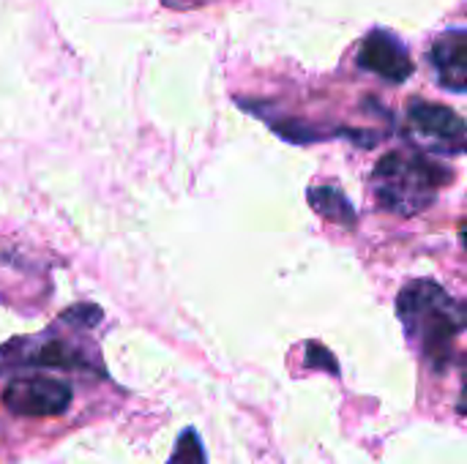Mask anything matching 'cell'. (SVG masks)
<instances>
[{"instance_id": "cell-1", "label": "cell", "mask_w": 467, "mask_h": 464, "mask_svg": "<svg viewBox=\"0 0 467 464\" xmlns=\"http://www.w3.org/2000/svg\"><path fill=\"white\" fill-rule=\"evenodd\" d=\"M397 317L424 364L443 372L454 358V342L467 331V304L435 279H416L397 295Z\"/></svg>"}, {"instance_id": "cell-2", "label": "cell", "mask_w": 467, "mask_h": 464, "mask_svg": "<svg viewBox=\"0 0 467 464\" xmlns=\"http://www.w3.org/2000/svg\"><path fill=\"white\" fill-rule=\"evenodd\" d=\"M454 180V170L430 153H389L372 170L378 208L402 219L435 205L441 189Z\"/></svg>"}, {"instance_id": "cell-3", "label": "cell", "mask_w": 467, "mask_h": 464, "mask_svg": "<svg viewBox=\"0 0 467 464\" xmlns=\"http://www.w3.org/2000/svg\"><path fill=\"white\" fill-rule=\"evenodd\" d=\"M405 139L430 156H467V123L443 104L410 101L405 112Z\"/></svg>"}, {"instance_id": "cell-4", "label": "cell", "mask_w": 467, "mask_h": 464, "mask_svg": "<svg viewBox=\"0 0 467 464\" xmlns=\"http://www.w3.org/2000/svg\"><path fill=\"white\" fill-rule=\"evenodd\" d=\"M74 391L68 383L55 377H19L11 380L3 391V405L14 416L25 418H49L68 410Z\"/></svg>"}, {"instance_id": "cell-5", "label": "cell", "mask_w": 467, "mask_h": 464, "mask_svg": "<svg viewBox=\"0 0 467 464\" xmlns=\"http://www.w3.org/2000/svg\"><path fill=\"white\" fill-rule=\"evenodd\" d=\"M356 60H358V68H364L391 85L408 82L416 71L408 46L386 27H375L364 36V41L358 44Z\"/></svg>"}, {"instance_id": "cell-6", "label": "cell", "mask_w": 467, "mask_h": 464, "mask_svg": "<svg viewBox=\"0 0 467 464\" xmlns=\"http://www.w3.org/2000/svg\"><path fill=\"white\" fill-rule=\"evenodd\" d=\"M0 356H11L8 366H52V369H96V358H90L82 347L68 339H47L30 345L27 339L11 342Z\"/></svg>"}, {"instance_id": "cell-7", "label": "cell", "mask_w": 467, "mask_h": 464, "mask_svg": "<svg viewBox=\"0 0 467 464\" xmlns=\"http://www.w3.org/2000/svg\"><path fill=\"white\" fill-rule=\"evenodd\" d=\"M435 79L449 93H467V30H446L430 46Z\"/></svg>"}, {"instance_id": "cell-8", "label": "cell", "mask_w": 467, "mask_h": 464, "mask_svg": "<svg viewBox=\"0 0 467 464\" xmlns=\"http://www.w3.org/2000/svg\"><path fill=\"white\" fill-rule=\"evenodd\" d=\"M309 197V205L317 216H323L326 222H334V224H342L348 230L356 227L358 222V213L353 208V202L348 200V194L339 189V186H312L306 191Z\"/></svg>"}, {"instance_id": "cell-9", "label": "cell", "mask_w": 467, "mask_h": 464, "mask_svg": "<svg viewBox=\"0 0 467 464\" xmlns=\"http://www.w3.org/2000/svg\"><path fill=\"white\" fill-rule=\"evenodd\" d=\"M167 464H208V457H205V446L200 440V435L194 429H186L178 443H175V451L170 457Z\"/></svg>"}, {"instance_id": "cell-10", "label": "cell", "mask_w": 467, "mask_h": 464, "mask_svg": "<svg viewBox=\"0 0 467 464\" xmlns=\"http://www.w3.org/2000/svg\"><path fill=\"white\" fill-rule=\"evenodd\" d=\"M306 364L309 366H320L331 375H339V366L334 361V356L323 347V345H306Z\"/></svg>"}, {"instance_id": "cell-11", "label": "cell", "mask_w": 467, "mask_h": 464, "mask_svg": "<svg viewBox=\"0 0 467 464\" xmlns=\"http://www.w3.org/2000/svg\"><path fill=\"white\" fill-rule=\"evenodd\" d=\"M211 0H161L164 8H172V11H189V8H200Z\"/></svg>"}, {"instance_id": "cell-12", "label": "cell", "mask_w": 467, "mask_h": 464, "mask_svg": "<svg viewBox=\"0 0 467 464\" xmlns=\"http://www.w3.org/2000/svg\"><path fill=\"white\" fill-rule=\"evenodd\" d=\"M457 410H460V413H467V356L465 361H462V394H460Z\"/></svg>"}, {"instance_id": "cell-13", "label": "cell", "mask_w": 467, "mask_h": 464, "mask_svg": "<svg viewBox=\"0 0 467 464\" xmlns=\"http://www.w3.org/2000/svg\"><path fill=\"white\" fill-rule=\"evenodd\" d=\"M460 241H462V246H465V252H467V219H465V224L460 227Z\"/></svg>"}]
</instances>
